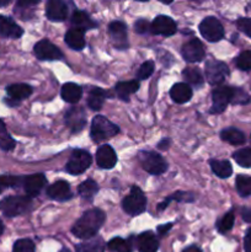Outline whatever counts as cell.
Wrapping results in <instances>:
<instances>
[{"label":"cell","mask_w":251,"mask_h":252,"mask_svg":"<svg viewBox=\"0 0 251 252\" xmlns=\"http://www.w3.org/2000/svg\"><path fill=\"white\" fill-rule=\"evenodd\" d=\"M105 213L100 209H90L80 217L78 221L74 224L71 233L79 239H93L98 233L102 224L105 223Z\"/></svg>","instance_id":"1"},{"label":"cell","mask_w":251,"mask_h":252,"mask_svg":"<svg viewBox=\"0 0 251 252\" xmlns=\"http://www.w3.org/2000/svg\"><path fill=\"white\" fill-rule=\"evenodd\" d=\"M31 206L32 201L30 197L9 196L0 201V211L9 218L26 213L31 208Z\"/></svg>","instance_id":"2"},{"label":"cell","mask_w":251,"mask_h":252,"mask_svg":"<svg viewBox=\"0 0 251 252\" xmlns=\"http://www.w3.org/2000/svg\"><path fill=\"white\" fill-rule=\"evenodd\" d=\"M118 132H120V129H118L117 126L103 116H96L91 123V138L95 142L110 139V138L118 134Z\"/></svg>","instance_id":"3"},{"label":"cell","mask_w":251,"mask_h":252,"mask_svg":"<svg viewBox=\"0 0 251 252\" xmlns=\"http://www.w3.org/2000/svg\"><path fill=\"white\" fill-rule=\"evenodd\" d=\"M122 206L126 213H128L129 216H138V214L143 213L145 208H147L145 194L143 193V191L139 187L133 186L130 189L129 194L123 199Z\"/></svg>","instance_id":"4"},{"label":"cell","mask_w":251,"mask_h":252,"mask_svg":"<svg viewBox=\"0 0 251 252\" xmlns=\"http://www.w3.org/2000/svg\"><path fill=\"white\" fill-rule=\"evenodd\" d=\"M139 161L143 169L152 175H161L167 170V162L155 152H142L139 154Z\"/></svg>","instance_id":"5"},{"label":"cell","mask_w":251,"mask_h":252,"mask_svg":"<svg viewBox=\"0 0 251 252\" xmlns=\"http://www.w3.org/2000/svg\"><path fill=\"white\" fill-rule=\"evenodd\" d=\"M199 32L208 42H218L224 37V27L217 17L208 16L199 24Z\"/></svg>","instance_id":"6"},{"label":"cell","mask_w":251,"mask_h":252,"mask_svg":"<svg viewBox=\"0 0 251 252\" xmlns=\"http://www.w3.org/2000/svg\"><path fill=\"white\" fill-rule=\"evenodd\" d=\"M91 161L93 159L88 152L76 149L74 150L68 164H66V171L71 175H80L90 167Z\"/></svg>","instance_id":"7"},{"label":"cell","mask_w":251,"mask_h":252,"mask_svg":"<svg viewBox=\"0 0 251 252\" xmlns=\"http://www.w3.org/2000/svg\"><path fill=\"white\" fill-rule=\"evenodd\" d=\"M206 79L211 85H219L224 83L226 76L229 75V69L224 62L208 61L206 63Z\"/></svg>","instance_id":"8"},{"label":"cell","mask_w":251,"mask_h":252,"mask_svg":"<svg viewBox=\"0 0 251 252\" xmlns=\"http://www.w3.org/2000/svg\"><path fill=\"white\" fill-rule=\"evenodd\" d=\"M233 89L231 86H220L212 93V108L211 113H221L230 103L231 96H233Z\"/></svg>","instance_id":"9"},{"label":"cell","mask_w":251,"mask_h":252,"mask_svg":"<svg viewBox=\"0 0 251 252\" xmlns=\"http://www.w3.org/2000/svg\"><path fill=\"white\" fill-rule=\"evenodd\" d=\"M34 54L41 61H58L63 58V53L57 46H54L48 39H41L34 44Z\"/></svg>","instance_id":"10"},{"label":"cell","mask_w":251,"mask_h":252,"mask_svg":"<svg viewBox=\"0 0 251 252\" xmlns=\"http://www.w3.org/2000/svg\"><path fill=\"white\" fill-rule=\"evenodd\" d=\"M182 57L186 59L189 63H194V62H201L206 57V52H204V47L199 39L193 38L185 43L182 47Z\"/></svg>","instance_id":"11"},{"label":"cell","mask_w":251,"mask_h":252,"mask_svg":"<svg viewBox=\"0 0 251 252\" xmlns=\"http://www.w3.org/2000/svg\"><path fill=\"white\" fill-rule=\"evenodd\" d=\"M150 30L154 34H161V36H172L176 33L177 26L174 20L169 16H160L155 17L153 24L150 25Z\"/></svg>","instance_id":"12"},{"label":"cell","mask_w":251,"mask_h":252,"mask_svg":"<svg viewBox=\"0 0 251 252\" xmlns=\"http://www.w3.org/2000/svg\"><path fill=\"white\" fill-rule=\"evenodd\" d=\"M108 33H110L111 41L113 46L118 49H125L128 47L127 42V27L123 22L115 21L108 26Z\"/></svg>","instance_id":"13"},{"label":"cell","mask_w":251,"mask_h":252,"mask_svg":"<svg viewBox=\"0 0 251 252\" xmlns=\"http://www.w3.org/2000/svg\"><path fill=\"white\" fill-rule=\"evenodd\" d=\"M65 123L73 133H78L85 127L86 113L81 107H73L65 113Z\"/></svg>","instance_id":"14"},{"label":"cell","mask_w":251,"mask_h":252,"mask_svg":"<svg viewBox=\"0 0 251 252\" xmlns=\"http://www.w3.org/2000/svg\"><path fill=\"white\" fill-rule=\"evenodd\" d=\"M46 185L47 179L43 174L30 175V176L24 177V182H22L25 192L29 197L37 196L43 189V187H46Z\"/></svg>","instance_id":"15"},{"label":"cell","mask_w":251,"mask_h":252,"mask_svg":"<svg viewBox=\"0 0 251 252\" xmlns=\"http://www.w3.org/2000/svg\"><path fill=\"white\" fill-rule=\"evenodd\" d=\"M46 15L51 21H64L68 16V6L62 0H49L46 6Z\"/></svg>","instance_id":"16"},{"label":"cell","mask_w":251,"mask_h":252,"mask_svg":"<svg viewBox=\"0 0 251 252\" xmlns=\"http://www.w3.org/2000/svg\"><path fill=\"white\" fill-rule=\"evenodd\" d=\"M96 162H97L98 167L101 169L110 170L115 167L116 162H117V157L116 153L110 145H102L96 152Z\"/></svg>","instance_id":"17"},{"label":"cell","mask_w":251,"mask_h":252,"mask_svg":"<svg viewBox=\"0 0 251 252\" xmlns=\"http://www.w3.org/2000/svg\"><path fill=\"white\" fill-rule=\"evenodd\" d=\"M47 196L54 201L64 202L71 198V191L69 184L65 181H57L47 189Z\"/></svg>","instance_id":"18"},{"label":"cell","mask_w":251,"mask_h":252,"mask_svg":"<svg viewBox=\"0 0 251 252\" xmlns=\"http://www.w3.org/2000/svg\"><path fill=\"white\" fill-rule=\"evenodd\" d=\"M6 91L10 100H11L9 105L11 106L17 105L19 101L25 100V98H27L32 94L31 86L27 85V84H12V85L7 86Z\"/></svg>","instance_id":"19"},{"label":"cell","mask_w":251,"mask_h":252,"mask_svg":"<svg viewBox=\"0 0 251 252\" xmlns=\"http://www.w3.org/2000/svg\"><path fill=\"white\" fill-rule=\"evenodd\" d=\"M22 29L10 17L0 15V36L9 38H19L22 36Z\"/></svg>","instance_id":"20"},{"label":"cell","mask_w":251,"mask_h":252,"mask_svg":"<svg viewBox=\"0 0 251 252\" xmlns=\"http://www.w3.org/2000/svg\"><path fill=\"white\" fill-rule=\"evenodd\" d=\"M138 251L139 252H157L159 249V241L152 231H145L138 236Z\"/></svg>","instance_id":"21"},{"label":"cell","mask_w":251,"mask_h":252,"mask_svg":"<svg viewBox=\"0 0 251 252\" xmlns=\"http://www.w3.org/2000/svg\"><path fill=\"white\" fill-rule=\"evenodd\" d=\"M170 96L176 103L188 102L192 97V89L185 83H177L170 90Z\"/></svg>","instance_id":"22"},{"label":"cell","mask_w":251,"mask_h":252,"mask_svg":"<svg viewBox=\"0 0 251 252\" xmlns=\"http://www.w3.org/2000/svg\"><path fill=\"white\" fill-rule=\"evenodd\" d=\"M65 43L70 48L80 51L85 47V32L79 29H71L65 34Z\"/></svg>","instance_id":"23"},{"label":"cell","mask_w":251,"mask_h":252,"mask_svg":"<svg viewBox=\"0 0 251 252\" xmlns=\"http://www.w3.org/2000/svg\"><path fill=\"white\" fill-rule=\"evenodd\" d=\"M61 95L63 97L64 101L69 103H76L81 98L83 95V91L79 85L74 83H66L64 84L63 88H62Z\"/></svg>","instance_id":"24"},{"label":"cell","mask_w":251,"mask_h":252,"mask_svg":"<svg viewBox=\"0 0 251 252\" xmlns=\"http://www.w3.org/2000/svg\"><path fill=\"white\" fill-rule=\"evenodd\" d=\"M138 89H139V83L137 80H130V81H121L116 85L115 90L117 94L118 97L123 101H128L132 94L137 93Z\"/></svg>","instance_id":"25"},{"label":"cell","mask_w":251,"mask_h":252,"mask_svg":"<svg viewBox=\"0 0 251 252\" xmlns=\"http://www.w3.org/2000/svg\"><path fill=\"white\" fill-rule=\"evenodd\" d=\"M71 24H73L74 29H79L84 32L86 30H90L96 26L95 22L90 19V16L86 12L80 11V10H76L73 14V16H71Z\"/></svg>","instance_id":"26"},{"label":"cell","mask_w":251,"mask_h":252,"mask_svg":"<svg viewBox=\"0 0 251 252\" xmlns=\"http://www.w3.org/2000/svg\"><path fill=\"white\" fill-rule=\"evenodd\" d=\"M220 138L224 142L229 143L231 145H241L246 140L245 134L241 130L236 129V128H226V129L221 130Z\"/></svg>","instance_id":"27"},{"label":"cell","mask_w":251,"mask_h":252,"mask_svg":"<svg viewBox=\"0 0 251 252\" xmlns=\"http://www.w3.org/2000/svg\"><path fill=\"white\" fill-rule=\"evenodd\" d=\"M209 164H211L212 171L220 179H226L233 174L231 164L226 160H211Z\"/></svg>","instance_id":"28"},{"label":"cell","mask_w":251,"mask_h":252,"mask_svg":"<svg viewBox=\"0 0 251 252\" xmlns=\"http://www.w3.org/2000/svg\"><path fill=\"white\" fill-rule=\"evenodd\" d=\"M105 91L101 90L100 88H93L90 90V93H89L88 106L94 111L101 110V107L103 106V102H105Z\"/></svg>","instance_id":"29"},{"label":"cell","mask_w":251,"mask_h":252,"mask_svg":"<svg viewBox=\"0 0 251 252\" xmlns=\"http://www.w3.org/2000/svg\"><path fill=\"white\" fill-rule=\"evenodd\" d=\"M98 187L94 180H86L79 186V194L86 201H93L95 194L97 193Z\"/></svg>","instance_id":"30"},{"label":"cell","mask_w":251,"mask_h":252,"mask_svg":"<svg viewBox=\"0 0 251 252\" xmlns=\"http://www.w3.org/2000/svg\"><path fill=\"white\" fill-rule=\"evenodd\" d=\"M105 251V244L100 238L94 240L86 241V243L79 244L76 246V252H103Z\"/></svg>","instance_id":"31"},{"label":"cell","mask_w":251,"mask_h":252,"mask_svg":"<svg viewBox=\"0 0 251 252\" xmlns=\"http://www.w3.org/2000/svg\"><path fill=\"white\" fill-rule=\"evenodd\" d=\"M16 145V142L11 138V135L7 132L5 123L0 120V148L5 152H10Z\"/></svg>","instance_id":"32"},{"label":"cell","mask_w":251,"mask_h":252,"mask_svg":"<svg viewBox=\"0 0 251 252\" xmlns=\"http://www.w3.org/2000/svg\"><path fill=\"white\" fill-rule=\"evenodd\" d=\"M182 75L186 79L187 83L196 86V88H199V86L203 85L204 83V79L203 76H202L201 71L196 68H186L182 71Z\"/></svg>","instance_id":"33"},{"label":"cell","mask_w":251,"mask_h":252,"mask_svg":"<svg viewBox=\"0 0 251 252\" xmlns=\"http://www.w3.org/2000/svg\"><path fill=\"white\" fill-rule=\"evenodd\" d=\"M236 189L241 197H249L251 194V176L239 175L236 177Z\"/></svg>","instance_id":"34"},{"label":"cell","mask_w":251,"mask_h":252,"mask_svg":"<svg viewBox=\"0 0 251 252\" xmlns=\"http://www.w3.org/2000/svg\"><path fill=\"white\" fill-rule=\"evenodd\" d=\"M107 248L108 250L116 252H132V245L129 241L121 238H115L108 241Z\"/></svg>","instance_id":"35"},{"label":"cell","mask_w":251,"mask_h":252,"mask_svg":"<svg viewBox=\"0 0 251 252\" xmlns=\"http://www.w3.org/2000/svg\"><path fill=\"white\" fill-rule=\"evenodd\" d=\"M234 160L243 167H251V148H244L234 153Z\"/></svg>","instance_id":"36"},{"label":"cell","mask_w":251,"mask_h":252,"mask_svg":"<svg viewBox=\"0 0 251 252\" xmlns=\"http://www.w3.org/2000/svg\"><path fill=\"white\" fill-rule=\"evenodd\" d=\"M234 221H235L234 212H228V213L218 221V230L220 231V233H226V231L231 230V228L234 226Z\"/></svg>","instance_id":"37"},{"label":"cell","mask_w":251,"mask_h":252,"mask_svg":"<svg viewBox=\"0 0 251 252\" xmlns=\"http://www.w3.org/2000/svg\"><path fill=\"white\" fill-rule=\"evenodd\" d=\"M24 177L17 176H0V189H16L21 186Z\"/></svg>","instance_id":"38"},{"label":"cell","mask_w":251,"mask_h":252,"mask_svg":"<svg viewBox=\"0 0 251 252\" xmlns=\"http://www.w3.org/2000/svg\"><path fill=\"white\" fill-rule=\"evenodd\" d=\"M249 102H250V96L243 89H233V96H231L230 103H233V105H246Z\"/></svg>","instance_id":"39"},{"label":"cell","mask_w":251,"mask_h":252,"mask_svg":"<svg viewBox=\"0 0 251 252\" xmlns=\"http://www.w3.org/2000/svg\"><path fill=\"white\" fill-rule=\"evenodd\" d=\"M236 66L240 70L250 71L251 70V51H245L236 58Z\"/></svg>","instance_id":"40"},{"label":"cell","mask_w":251,"mask_h":252,"mask_svg":"<svg viewBox=\"0 0 251 252\" xmlns=\"http://www.w3.org/2000/svg\"><path fill=\"white\" fill-rule=\"evenodd\" d=\"M12 252H34V244L29 239H21L14 244Z\"/></svg>","instance_id":"41"},{"label":"cell","mask_w":251,"mask_h":252,"mask_svg":"<svg viewBox=\"0 0 251 252\" xmlns=\"http://www.w3.org/2000/svg\"><path fill=\"white\" fill-rule=\"evenodd\" d=\"M154 71V62L153 61H147L140 65L139 70H138V79L140 80H145V79L149 78L150 75Z\"/></svg>","instance_id":"42"},{"label":"cell","mask_w":251,"mask_h":252,"mask_svg":"<svg viewBox=\"0 0 251 252\" xmlns=\"http://www.w3.org/2000/svg\"><path fill=\"white\" fill-rule=\"evenodd\" d=\"M236 25H238L239 30L241 32H244L246 36L251 37V19H249V17H241V19L238 20Z\"/></svg>","instance_id":"43"},{"label":"cell","mask_w":251,"mask_h":252,"mask_svg":"<svg viewBox=\"0 0 251 252\" xmlns=\"http://www.w3.org/2000/svg\"><path fill=\"white\" fill-rule=\"evenodd\" d=\"M171 201L175 199L177 202H192L194 199L193 194L192 193H186V192H176L175 194H172L171 197Z\"/></svg>","instance_id":"44"},{"label":"cell","mask_w":251,"mask_h":252,"mask_svg":"<svg viewBox=\"0 0 251 252\" xmlns=\"http://www.w3.org/2000/svg\"><path fill=\"white\" fill-rule=\"evenodd\" d=\"M134 30L135 32H138V33H147V32L150 30V24L147 21V20L140 19L134 24Z\"/></svg>","instance_id":"45"},{"label":"cell","mask_w":251,"mask_h":252,"mask_svg":"<svg viewBox=\"0 0 251 252\" xmlns=\"http://www.w3.org/2000/svg\"><path fill=\"white\" fill-rule=\"evenodd\" d=\"M241 217L246 223H251V207H245L241 211Z\"/></svg>","instance_id":"46"},{"label":"cell","mask_w":251,"mask_h":252,"mask_svg":"<svg viewBox=\"0 0 251 252\" xmlns=\"http://www.w3.org/2000/svg\"><path fill=\"white\" fill-rule=\"evenodd\" d=\"M244 248H245V252H251V231L246 234L245 240H244Z\"/></svg>","instance_id":"47"},{"label":"cell","mask_w":251,"mask_h":252,"mask_svg":"<svg viewBox=\"0 0 251 252\" xmlns=\"http://www.w3.org/2000/svg\"><path fill=\"white\" fill-rule=\"evenodd\" d=\"M172 224H166V225H160L159 228H157V233L160 234V235H164V234H166L167 231L171 229Z\"/></svg>","instance_id":"48"},{"label":"cell","mask_w":251,"mask_h":252,"mask_svg":"<svg viewBox=\"0 0 251 252\" xmlns=\"http://www.w3.org/2000/svg\"><path fill=\"white\" fill-rule=\"evenodd\" d=\"M169 144H170V140L166 139V138H164V139L159 143V145H157V147H159L160 149L164 150V149H167V148H169Z\"/></svg>","instance_id":"49"},{"label":"cell","mask_w":251,"mask_h":252,"mask_svg":"<svg viewBox=\"0 0 251 252\" xmlns=\"http://www.w3.org/2000/svg\"><path fill=\"white\" fill-rule=\"evenodd\" d=\"M184 252H202L201 249H198L197 246L192 245V246H188L187 249H185Z\"/></svg>","instance_id":"50"},{"label":"cell","mask_w":251,"mask_h":252,"mask_svg":"<svg viewBox=\"0 0 251 252\" xmlns=\"http://www.w3.org/2000/svg\"><path fill=\"white\" fill-rule=\"evenodd\" d=\"M2 233H4V224H2V221L0 220V235H1Z\"/></svg>","instance_id":"51"}]
</instances>
